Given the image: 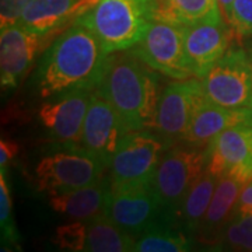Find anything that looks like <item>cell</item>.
<instances>
[{"mask_svg":"<svg viewBox=\"0 0 252 252\" xmlns=\"http://www.w3.org/2000/svg\"><path fill=\"white\" fill-rule=\"evenodd\" d=\"M49 38L20 24L1 28L0 34V83L1 90H13L24 79L28 69Z\"/></svg>","mask_w":252,"mask_h":252,"instance_id":"cell-13","label":"cell"},{"mask_svg":"<svg viewBox=\"0 0 252 252\" xmlns=\"http://www.w3.org/2000/svg\"><path fill=\"white\" fill-rule=\"evenodd\" d=\"M206 170L216 177L252 178V124L231 126L217 135L206 149Z\"/></svg>","mask_w":252,"mask_h":252,"instance_id":"cell-11","label":"cell"},{"mask_svg":"<svg viewBox=\"0 0 252 252\" xmlns=\"http://www.w3.org/2000/svg\"><path fill=\"white\" fill-rule=\"evenodd\" d=\"M160 4H161V0H160Z\"/></svg>","mask_w":252,"mask_h":252,"instance_id":"cell-33","label":"cell"},{"mask_svg":"<svg viewBox=\"0 0 252 252\" xmlns=\"http://www.w3.org/2000/svg\"><path fill=\"white\" fill-rule=\"evenodd\" d=\"M234 0H217V4H219V9L221 11V16L224 18V21H227L228 14H230V10L233 6Z\"/></svg>","mask_w":252,"mask_h":252,"instance_id":"cell-31","label":"cell"},{"mask_svg":"<svg viewBox=\"0 0 252 252\" xmlns=\"http://www.w3.org/2000/svg\"><path fill=\"white\" fill-rule=\"evenodd\" d=\"M160 7V0H97L76 23L90 28L109 55L139 44Z\"/></svg>","mask_w":252,"mask_h":252,"instance_id":"cell-3","label":"cell"},{"mask_svg":"<svg viewBox=\"0 0 252 252\" xmlns=\"http://www.w3.org/2000/svg\"><path fill=\"white\" fill-rule=\"evenodd\" d=\"M165 150V144L157 135L136 130L125 136L108 167L111 190L150 187Z\"/></svg>","mask_w":252,"mask_h":252,"instance_id":"cell-7","label":"cell"},{"mask_svg":"<svg viewBox=\"0 0 252 252\" xmlns=\"http://www.w3.org/2000/svg\"><path fill=\"white\" fill-rule=\"evenodd\" d=\"M95 3L97 0H32L18 24L46 38L58 36Z\"/></svg>","mask_w":252,"mask_h":252,"instance_id":"cell-16","label":"cell"},{"mask_svg":"<svg viewBox=\"0 0 252 252\" xmlns=\"http://www.w3.org/2000/svg\"><path fill=\"white\" fill-rule=\"evenodd\" d=\"M130 132L115 108L98 91H93L81 130V147L99 158L108 168L121 142Z\"/></svg>","mask_w":252,"mask_h":252,"instance_id":"cell-10","label":"cell"},{"mask_svg":"<svg viewBox=\"0 0 252 252\" xmlns=\"http://www.w3.org/2000/svg\"><path fill=\"white\" fill-rule=\"evenodd\" d=\"M251 61H252V55H251Z\"/></svg>","mask_w":252,"mask_h":252,"instance_id":"cell-34","label":"cell"},{"mask_svg":"<svg viewBox=\"0 0 252 252\" xmlns=\"http://www.w3.org/2000/svg\"><path fill=\"white\" fill-rule=\"evenodd\" d=\"M251 55H252V54H251Z\"/></svg>","mask_w":252,"mask_h":252,"instance_id":"cell-35","label":"cell"},{"mask_svg":"<svg viewBox=\"0 0 252 252\" xmlns=\"http://www.w3.org/2000/svg\"><path fill=\"white\" fill-rule=\"evenodd\" d=\"M235 215H252V178L244 184L235 206Z\"/></svg>","mask_w":252,"mask_h":252,"instance_id":"cell-29","label":"cell"},{"mask_svg":"<svg viewBox=\"0 0 252 252\" xmlns=\"http://www.w3.org/2000/svg\"><path fill=\"white\" fill-rule=\"evenodd\" d=\"M252 109H231L213 104L203 95L182 137L185 146L206 150L212 140L231 126L251 121Z\"/></svg>","mask_w":252,"mask_h":252,"instance_id":"cell-17","label":"cell"},{"mask_svg":"<svg viewBox=\"0 0 252 252\" xmlns=\"http://www.w3.org/2000/svg\"><path fill=\"white\" fill-rule=\"evenodd\" d=\"M109 193V180L102 177L99 181L87 187L49 195V206L58 215L79 220H89L91 217L104 213Z\"/></svg>","mask_w":252,"mask_h":252,"instance_id":"cell-19","label":"cell"},{"mask_svg":"<svg viewBox=\"0 0 252 252\" xmlns=\"http://www.w3.org/2000/svg\"><path fill=\"white\" fill-rule=\"evenodd\" d=\"M244 182L233 177H219L216 190L199 225L196 240L203 245H220L225 227L234 216Z\"/></svg>","mask_w":252,"mask_h":252,"instance_id":"cell-18","label":"cell"},{"mask_svg":"<svg viewBox=\"0 0 252 252\" xmlns=\"http://www.w3.org/2000/svg\"><path fill=\"white\" fill-rule=\"evenodd\" d=\"M225 24L237 45L252 38V0H234Z\"/></svg>","mask_w":252,"mask_h":252,"instance_id":"cell-25","label":"cell"},{"mask_svg":"<svg viewBox=\"0 0 252 252\" xmlns=\"http://www.w3.org/2000/svg\"><path fill=\"white\" fill-rule=\"evenodd\" d=\"M205 171L206 150L177 144L162 154L150 189L168 221L177 223V215L188 189Z\"/></svg>","mask_w":252,"mask_h":252,"instance_id":"cell-4","label":"cell"},{"mask_svg":"<svg viewBox=\"0 0 252 252\" xmlns=\"http://www.w3.org/2000/svg\"><path fill=\"white\" fill-rule=\"evenodd\" d=\"M54 243L64 251H86L87 223L77 219L76 221L59 225L55 231Z\"/></svg>","mask_w":252,"mask_h":252,"instance_id":"cell-26","label":"cell"},{"mask_svg":"<svg viewBox=\"0 0 252 252\" xmlns=\"http://www.w3.org/2000/svg\"><path fill=\"white\" fill-rule=\"evenodd\" d=\"M185 54L193 77L202 79L233 45L234 38L224 21L185 26Z\"/></svg>","mask_w":252,"mask_h":252,"instance_id":"cell-15","label":"cell"},{"mask_svg":"<svg viewBox=\"0 0 252 252\" xmlns=\"http://www.w3.org/2000/svg\"><path fill=\"white\" fill-rule=\"evenodd\" d=\"M250 122H251V124H252V112H251V121H250Z\"/></svg>","mask_w":252,"mask_h":252,"instance_id":"cell-32","label":"cell"},{"mask_svg":"<svg viewBox=\"0 0 252 252\" xmlns=\"http://www.w3.org/2000/svg\"><path fill=\"white\" fill-rule=\"evenodd\" d=\"M185 26L157 14L149 30L132 51L153 70L175 80L193 77L185 54Z\"/></svg>","mask_w":252,"mask_h":252,"instance_id":"cell-6","label":"cell"},{"mask_svg":"<svg viewBox=\"0 0 252 252\" xmlns=\"http://www.w3.org/2000/svg\"><path fill=\"white\" fill-rule=\"evenodd\" d=\"M160 14L184 26L224 21L217 0H161Z\"/></svg>","mask_w":252,"mask_h":252,"instance_id":"cell-22","label":"cell"},{"mask_svg":"<svg viewBox=\"0 0 252 252\" xmlns=\"http://www.w3.org/2000/svg\"><path fill=\"white\" fill-rule=\"evenodd\" d=\"M93 91L72 90L44 102L38 118L52 139L80 146L83 124L90 107Z\"/></svg>","mask_w":252,"mask_h":252,"instance_id":"cell-14","label":"cell"},{"mask_svg":"<svg viewBox=\"0 0 252 252\" xmlns=\"http://www.w3.org/2000/svg\"><path fill=\"white\" fill-rule=\"evenodd\" d=\"M105 164L95 156L74 144L70 150H62L42 157L35 167L38 190L49 195L83 188L104 177Z\"/></svg>","mask_w":252,"mask_h":252,"instance_id":"cell-8","label":"cell"},{"mask_svg":"<svg viewBox=\"0 0 252 252\" xmlns=\"http://www.w3.org/2000/svg\"><path fill=\"white\" fill-rule=\"evenodd\" d=\"M0 227H1L3 240H6V243L18 247L17 228L11 213V195L4 172L1 171H0Z\"/></svg>","mask_w":252,"mask_h":252,"instance_id":"cell-27","label":"cell"},{"mask_svg":"<svg viewBox=\"0 0 252 252\" xmlns=\"http://www.w3.org/2000/svg\"><path fill=\"white\" fill-rule=\"evenodd\" d=\"M221 247L233 251L252 252V215H235L225 227Z\"/></svg>","mask_w":252,"mask_h":252,"instance_id":"cell-24","label":"cell"},{"mask_svg":"<svg viewBox=\"0 0 252 252\" xmlns=\"http://www.w3.org/2000/svg\"><path fill=\"white\" fill-rule=\"evenodd\" d=\"M217 181L219 177L206 170L188 189L177 215V223H180L188 233L195 234L198 231L215 195Z\"/></svg>","mask_w":252,"mask_h":252,"instance_id":"cell-20","label":"cell"},{"mask_svg":"<svg viewBox=\"0 0 252 252\" xmlns=\"http://www.w3.org/2000/svg\"><path fill=\"white\" fill-rule=\"evenodd\" d=\"M18 144L9 139H1L0 142V171L4 172L10 161L17 156Z\"/></svg>","mask_w":252,"mask_h":252,"instance_id":"cell-30","label":"cell"},{"mask_svg":"<svg viewBox=\"0 0 252 252\" xmlns=\"http://www.w3.org/2000/svg\"><path fill=\"white\" fill-rule=\"evenodd\" d=\"M97 91L115 108L132 132L154 126L161 95L158 79L132 49L108 55Z\"/></svg>","mask_w":252,"mask_h":252,"instance_id":"cell-2","label":"cell"},{"mask_svg":"<svg viewBox=\"0 0 252 252\" xmlns=\"http://www.w3.org/2000/svg\"><path fill=\"white\" fill-rule=\"evenodd\" d=\"M135 237L127 234L105 213L87 220V252L135 251Z\"/></svg>","mask_w":252,"mask_h":252,"instance_id":"cell-21","label":"cell"},{"mask_svg":"<svg viewBox=\"0 0 252 252\" xmlns=\"http://www.w3.org/2000/svg\"><path fill=\"white\" fill-rule=\"evenodd\" d=\"M175 224V223H174ZM171 221L162 220L152 225L135 241L137 252H185L190 250V240L182 230L174 228Z\"/></svg>","mask_w":252,"mask_h":252,"instance_id":"cell-23","label":"cell"},{"mask_svg":"<svg viewBox=\"0 0 252 252\" xmlns=\"http://www.w3.org/2000/svg\"><path fill=\"white\" fill-rule=\"evenodd\" d=\"M203 94L213 104L252 109V61L243 48L231 45L200 79Z\"/></svg>","mask_w":252,"mask_h":252,"instance_id":"cell-5","label":"cell"},{"mask_svg":"<svg viewBox=\"0 0 252 252\" xmlns=\"http://www.w3.org/2000/svg\"><path fill=\"white\" fill-rule=\"evenodd\" d=\"M104 213L135 238L152 225L167 220L150 187L111 190Z\"/></svg>","mask_w":252,"mask_h":252,"instance_id":"cell-12","label":"cell"},{"mask_svg":"<svg viewBox=\"0 0 252 252\" xmlns=\"http://www.w3.org/2000/svg\"><path fill=\"white\" fill-rule=\"evenodd\" d=\"M108 54L97 35L80 23L64 30L42 56L36 84L42 98L72 90H97Z\"/></svg>","mask_w":252,"mask_h":252,"instance_id":"cell-1","label":"cell"},{"mask_svg":"<svg viewBox=\"0 0 252 252\" xmlns=\"http://www.w3.org/2000/svg\"><path fill=\"white\" fill-rule=\"evenodd\" d=\"M32 0H0V27L18 24L24 10Z\"/></svg>","mask_w":252,"mask_h":252,"instance_id":"cell-28","label":"cell"},{"mask_svg":"<svg viewBox=\"0 0 252 252\" xmlns=\"http://www.w3.org/2000/svg\"><path fill=\"white\" fill-rule=\"evenodd\" d=\"M200 79H188L168 84L160 95L154 132L167 149L182 142L192 115L203 97Z\"/></svg>","mask_w":252,"mask_h":252,"instance_id":"cell-9","label":"cell"}]
</instances>
